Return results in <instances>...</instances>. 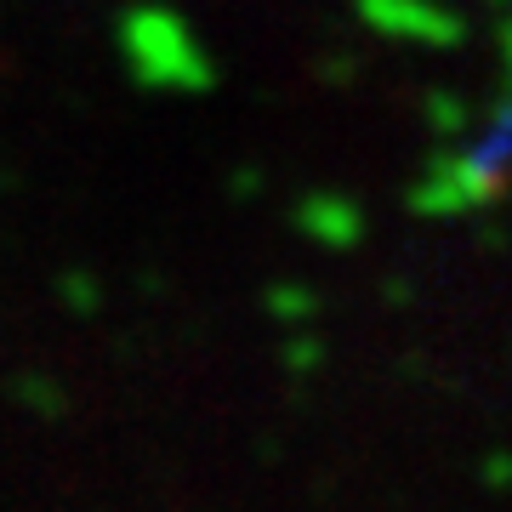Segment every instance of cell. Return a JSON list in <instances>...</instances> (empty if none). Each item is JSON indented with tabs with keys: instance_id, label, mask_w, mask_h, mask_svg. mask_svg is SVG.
<instances>
[{
	"instance_id": "1",
	"label": "cell",
	"mask_w": 512,
	"mask_h": 512,
	"mask_svg": "<svg viewBox=\"0 0 512 512\" xmlns=\"http://www.w3.org/2000/svg\"><path fill=\"white\" fill-rule=\"evenodd\" d=\"M120 57L148 92H211L217 86V63L200 52L188 23L165 6H131L120 18Z\"/></svg>"
},
{
	"instance_id": "2",
	"label": "cell",
	"mask_w": 512,
	"mask_h": 512,
	"mask_svg": "<svg viewBox=\"0 0 512 512\" xmlns=\"http://www.w3.org/2000/svg\"><path fill=\"white\" fill-rule=\"evenodd\" d=\"M507 148H495L490 137L473 148H456V154H439V160L421 171L404 205L416 217H467V211H484V205L501 200L507 188Z\"/></svg>"
},
{
	"instance_id": "3",
	"label": "cell",
	"mask_w": 512,
	"mask_h": 512,
	"mask_svg": "<svg viewBox=\"0 0 512 512\" xmlns=\"http://www.w3.org/2000/svg\"><path fill=\"white\" fill-rule=\"evenodd\" d=\"M353 12L382 40H410V46H461L467 40V23L439 0H359Z\"/></svg>"
},
{
	"instance_id": "4",
	"label": "cell",
	"mask_w": 512,
	"mask_h": 512,
	"mask_svg": "<svg viewBox=\"0 0 512 512\" xmlns=\"http://www.w3.org/2000/svg\"><path fill=\"white\" fill-rule=\"evenodd\" d=\"M296 228H302L313 245H325V251H353V245L365 239V211H359V200H348V194L319 188V194H308V200L296 205Z\"/></svg>"
},
{
	"instance_id": "5",
	"label": "cell",
	"mask_w": 512,
	"mask_h": 512,
	"mask_svg": "<svg viewBox=\"0 0 512 512\" xmlns=\"http://www.w3.org/2000/svg\"><path fill=\"white\" fill-rule=\"evenodd\" d=\"M421 114H427V131L444 137V143H456V137L473 131V109H467V97H456V92H427Z\"/></svg>"
},
{
	"instance_id": "6",
	"label": "cell",
	"mask_w": 512,
	"mask_h": 512,
	"mask_svg": "<svg viewBox=\"0 0 512 512\" xmlns=\"http://www.w3.org/2000/svg\"><path fill=\"white\" fill-rule=\"evenodd\" d=\"M268 313L274 319H285V325H302V319H313V308H319V296L308 291V285H296V279H279V285H268Z\"/></svg>"
},
{
	"instance_id": "7",
	"label": "cell",
	"mask_w": 512,
	"mask_h": 512,
	"mask_svg": "<svg viewBox=\"0 0 512 512\" xmlns=\"http://www.w3.org/2000/svg\"><path fill=\"white\" fill-rule=\"evenodd\" d=\"M63 302H69V313H92L97 308V285L86 274H63Z\"/></svg>"
},
{
	"instance_id": "8",
	"label": "cell",
	"mask_w": 512,
	"mask_h": 512,
	"mask_svg": "<svg viewBox=\"0 0 512 512\" xmlns=\"http://www.w3.org/2000/svg\"><path fill=\"white\" fill-rule=\"evenodd\" d=\"M18 393H23V404H29V410H40V416H57V387H52V382H18Z\"/></svg>"
},
{
	"instance_id": "9",
	"label": "cell",
	"mask_w": 512,
	"mask_h": 512,
	"mask_svg": "<svg viewBox=\"0 0 512 512\" xmlns=\"http://www.w3.org/2000/svg\"><path fill=\"white\" fill-rule=\"evenodd\" d=\"M285 365H291V370H313V365H319V342H313V336H291V342H285Z\"/></svg>"
},
{
	"instance_id": "10",
	"label": "cell",
	"mask_w": 512,
	"mask_h": 512,
	"mask_svg": "<svg viewBox=\"0 0 512 512\" xmlns=\"http://www.w3.org/2000/svg\"><path fill=\"white\" fill-rule=\"evenodd\" d=\"M484 484H490V490H507V484H512V456H490V461H484Z\"/></svg>"
},
{
	"instance_id": "11",
	"label": "cell",
	"mask_w": 512,
	"mask_h": 512,
	"mask_svg": "<svg viewBox=\"0 0 512 512\" xmlns=\"http://www.w3.org/2000/svg\"><path fill=\"white\" fill-rule=\"evenodd\" d=\"M501 74H507V97H512V12L501 18Z\"/></svg>"
}]
</instances>
